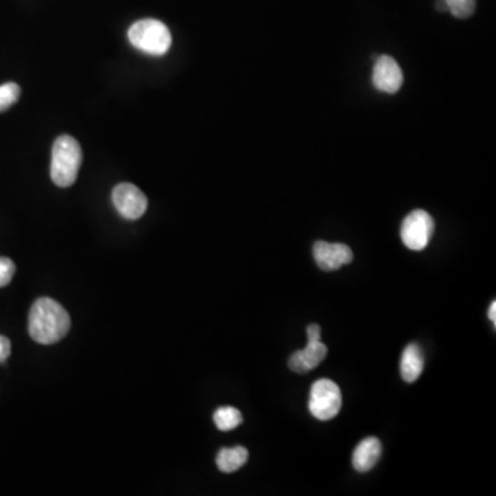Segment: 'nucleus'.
<instances>
[{
	"mask_svg": "<svg viewBox=\"0 0 496 496\" xmlns=\"http://www.w3.org/2000/svg\"><path fill=\"white\" fill-rule=\"evenodd\" d=\"M71 329V318L63 305L52 298H40L29 312L28 331L40 345H53Z\"/></svg>",
	"mask_w": 496,
	"mask_h": 496,
	"instance_id": "1",
	"label": "nucleus"
},
{
	"mask_svg": "<svg viewBox=\"0 0 496 496\" xmlns=\"http://www.w3.org/2000/svg\"><path fill=\"white\" fill-rule=\"evenodd\" d=\"M83 152L79 142L71 136H61L53 144L50 176L60 187H69L76 181Z\"/></svg>",
	"mask_w": 496,
	"mask_h": 496,
	"instance_id": "2",
	"label": "nucleus"
},
{
	"mask_svg": "<svg viewBox=\"0 0 496 496\" xmlns=\"http://www.w3.org/2000/svg\"><path fill=\"white\" fill-rule=\"evenodd\" d=\"M128 40L131 45L155 57L165 56L170 50L171 32L162 21L147 18L134 23L128 29Z\"/></svg>",
	"mask_w": 496,
	"mask_h": 496,
	"instance_id": "3",
	"label": "nucleus"
},
{
	"mask_svg": "<svg viewBox=\"0 0 496 496\" xmlns=\"http://www.w3.org/2000/svg\"><path fill=\"white\" fill-rule=\"evenodd\" d=\"M342 393L339 386L331 380H316L310 389L309 411L316 420H329L339 414Z\"/></svg>",
	"mask_w": 496,
	"mask_h": 496,
	"instance_id": "4",
	"label": "nucleus"
},
{
	"mask_svg": "<svg viewBox=\"0 0 496 496\" xmlns=\"http://www.w3.org/2000/svg\"><path fill=\"white\" fill-rule=\"evenodd\" d=\"M433 233V218L423 210L411 211L401 224V240L412 251L425 250Z\"/></svg>",
	"mask_w": 496,
	"mask_h": 496,
	"instance_id": "5",
	"label": "nucleus"
},
{
	"mask_svg": "<svg viewBox=\"0 0 496 496\" xmlns=\"http://www.w3.org/2000/svg\"><path fill=\"white\" fill-rule=\"evenodd\" d=\"M112 202L126 219L141 218L147 208V196L133 184H119L112 192Z\"/></svg>",
	"mask_w": 496,
	"mask_h": 496,
	"instance_id": "6",
	"label": "nucleus"
},
{
	"mask_svg": "<svg viewBox=\"0 0 496 496\" xmlns=\"http://www.w3.org/2000/svg\"><path fill=\"white\" fill-rule=\"evenodd\" d=\"M313 257L318 267L326 272L339 269L343 265L353 261V253L349 247L342 243L327 241H316L313 246Z\"/></svg>",
	"mask_w": 496,
	"mask_h": 496,
	"instance_id": "7",
	"label": "nucleus"
},
{
	"mask_svg": "<svg viewBox=\"0 0 496 496\" xmlns=\"http://www.w3.org/2000/svg\"><path fill=\"white\" fill-rule=\"evenodd\" d=\"M372 83L382 93H397L404 83L403 71L394 58L380 56L375 61Z\"/></svg>",
	"mask_w": 496,
	"mask_h": 496,
	"instance_id": "8",
	"label": "nucleus"
},
{
	"mask_svg": "<svg viewBox=\"0 0 496 496\" xmlns=\"http://www.w3.org/2000/svg\"><path fill=\"white\" fill-rule=\"evenodd\" d=\"M327 346L321 340H308L304 349L297 350L289 358L288 366L297 374H307L326 359Z\"/></svg>",
	"mask_w": 496,
	"mask_h": 496,
	"instance_id": "9",
	"label": "nucleus"
},
{
	"mask_svg": "<svg viewBox=\"0 0 496 496\" xmlns=\"http://www.w3.org/2000/svg\"><path fill=\"white\" fill-rule=\"evenodd\" d=\"M382 454V445L377 437H367L363 441L359 442L353 452V468L360 473L374 469Z\"/></svg>",
	"mask_w": 496,
	"mask_h": 496,
	"instance_id": "10",
	"label": "nucleus"
},
{
	"mask_svg": "<svg viewBox=\"0 0 496 496\" xmlns=\"http://www.w3.org/2000/svg\"><path fill=\"white\" fill-rule=\"evenodd\" d=\"M425 358L418 343H410L401 355L400 374L406 382L414 383L422 374Z\"/></svg>",
	"mask_w": 496,
	"mask_h": 496,
	"instance_id": "11",
	"label": "nucleus"
},
{
	"mask_svg": "<svg viewBox=\"0 0 496 496\" xmlns=\"http://www.w3.org/2000/svg\"><path fill=\"white\" fill-rule=\"evenodd\" d=\"M248 461V451L238 445L235 449H222L217 455V466L224 473H233Z\"/></svg>",
	"mask_w": 496,
	"mask_h": 496,
	"instance_id": "12",
	"label": "nucleus"
},
{
	"mask_svg": "<svg viewBox=\"0 0 496 496\" xmlns=\"http://www.w3.org/2000/svg\"><path fill=\"white\" fill-rule=\"evenodd\" d=\"M214 422L222 431L233 430L243 422L241 412L235 407H221L214 412Z\"/></svg>",
	"mask_w": 496,
	"mask_h": 496,
	"instance_id": "13",
	"label": "nucleus"
},
{
	"mask_svg": "<svg viewBox=\"0 0 496 496\" xmlns=\"http://www.w3.org/2000/svg\"><path fill=\"white\" fill-rule=\"evenodd\" d=\"M21 96V87L17 83H5L0 86V112L12 108Z\"/></svg>",
	"mask_w": 496,
	"mask_h": 496,
	"instance_id": "14",
	"label": "nucleus"
},
{
	"mask_svg": "<svg viewBox=\"0 0 496 496\" xmlns=\"http://www.w3.org/2000/svg\"><path fill=\"white\" fill-rule=\"evenodd\" d=\"M449 12L457 18H469L476 10V0H445Z\"/></svg>",
	"mask_w": 496,
	"mask_h": 496,
	"instance_id": "15",
	"label": "nucleus"
},
{
	"mask_svg": "<svg viewBox=\"0 0 496 496\" xmlns=\"http://www.w3.org/2000/svg\"><path fill=\"white\" fill-rule=\"evenodd\" d=\"M15 273V265L12 259L0 257V287L7 286Z\"/></svg>",
	"mask_w": 496,
	"mask_h": 496,
	"instance_id": "16",
	"label": "nucleus"
},
{
	"mask_svg": "<svg viewBox=\"0 0 496 496\" xmlns=\"http://www.w3.org/2000/svg\"><path fill=\"white\" fill-rule=\"evenodd\" d=\"M12 353V342L9 338L0 335V363H5Z\"/></svg>",
	"mask_w": 496,
	"mask_h": 496,
	"instance_id": "17",
	"label": "nucleus"
},
{
	"mask_svg": "<svg viewBox=\"0 0 496 496\" xmlns=\"http://www.w3.org/2000/svg\"><path fill=\"white\" fill-rule=\"evenodd\" d=\"M308 340H321V329L318 324H310L307 329Z\"/></svg>",
	"mask_w": 496,
	"mask_h": 496,
	"instance_id": "18",
	"label": "nucleus"
},
{
	"mask_svg": "<svg viewBox=\"0 0 496 496\" xmlns=\"http://www.w3.org/2000/svg\"><path fill=\"white\" fill-rule=\"evenodd\" d=\"M488 319H490L492 323H496V302L493 301L491 304L490 310H488Z\"/></svg>",
	"mask_w": 496,
	"mask_h": 496,
	"instance_id": "19",
	"label": "nucleus"
},
{
	"mask_svg": "<svg viewBox=\"0 0 496 496\" xmlns=\"http://www.w3.org/2000/svg\"><path fill=\"white\" fill-rule=\"evenodd\" d=\"M436 7H437V10H439V12H441V13L449 12V7H447V4H445V0H437Z\"/></svg>",
	"mask_w": 496,
	"mask_h": 496,
	"instance_id": "20",
	"label": "nucleus"
}]
</instances>
